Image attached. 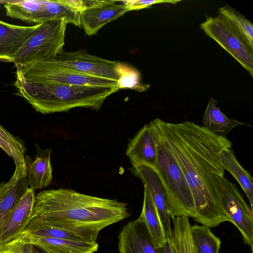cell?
Instances as JSON below:
<instances>
[{
	"label": "cell",
	"mask_w": 253,
	"mask_h": 253,
	"mask_svg": "<svg viewBox=\"0 0 253 253\" xmlns=\"http://www.w3.org/2000/svg\"><path fill=\"white\" fill-rule=\"evenodd\" d=\"M154 134L172 154L181 170L194 199L193 219L212 228L230 220L213 190L210 177L223 176L220 152L231 148L225 136L191 121L166 122L159 118L150 122Z\"/></svg>",
	"instance_id": "obj_1"
},
{
	"label": "cell",
	"mask_w": 253,
	"mask_h": 253,
	"mask_svg": "<svg viewBox=\"0 0 253 253\" xmlns=\"http://www.w3.org/2000/svg\"><path fill=\"white\" fill-rule=\"evenodd\" d=\"M129 215L125 203L59 188L42 191L35 195L31 218H40L87 242H96L102 229Z\"/></svg>",
	"instance_id": "obj_2"
},
{
	"label": "cell",
	"mask_w": 253,
	"mask_h": 253,
	"mask_svg": "<svg viewBox=\"0 0 253 253\" xmlns=\"http://www.w3.org/2000/svg\"><path fill=\"white\" fill-rule=\"evenodd\" d=\"M16 95L43 114L67 112L77 107L98 110L118 87L73 85L16 80Z\"/></svg>",
	"instance_id": "obj_3"
},
{
	"label": "cell",
	"mask_w": 253,
	"mask_h": 253,
	"mask_svg": "<svg viewBox=\"0 0 253 253\" xmlns=\"http://www.w3.org/2000/svg\"><path fill=\"white\" fill-rule=\"evenodd\" d=\"M154 135L157 154L154 169L161 181L170 216H186L194 219L196 215L194 199L185 177L172 154Z\"/></svg>",
	"instance_id": "obj_4"
},
{
	"label": "cell",
	"mask_w": 253,
	"mask_h": 253,
	"mask_svg": "<svg viewBox=\"0 0 253 253\" xmlns=\"http://www.w3.org/2000/svg\"><path fill=\"white\" fill-rule=\"evenodd\" d=\"M67 24L63 20L40 23L21 48L13 55L16 69L33 62L55 57L63 50Z\"/></svg>",
	"instance_id": "obj_5"
},
{
	"label": "cell",
	"mask_w": 253,
	"mask_h": 253,
	"mask_svg": "<svg viewBox=\"0 0 253 253\" xmlns=\"http://www.w3.org/2000/svg\"><path fill=\"white\" fill-rule=\"evenodd\" d=\"M16 73L17 80L25 82L119 88L118 81L91 76L47 59L16 69Z\"/></svg>",
	"instance_id": "obj_6"
},
{
	"label": "cell",
	"mask_w": 253,
	"mask_h": 253,
	"mask_svg": "<svg viewBox=\"0 0 253 253\" xmlns=\"http://www.w3.org/2000/svg\"><path fill=\"white\" fill-rule=\"evenodd\" d=\"M210 181L220 206L240 231L244 242L253 249V209L245 201L236 186L223 176L211 174Z\"/></svg>",
	"instance_id": "obj_7"
},
{
	"label": "cell",
	"mask_w": 253,
	"mask_h": 253,
	"mask_svg": "<svg viewBox=\"0 0 253 253\" xmlns=\"http://www.w3.org/2000/svg\"><path fill=\"white\" fill-rule=\"evenodd\" d=\"M88 75L119 81L121 77V64L88 53L81 49L68 52L63 50L55 57L47 59Z\"/></svg>",
	"instance_id": "obj_8"
},
{
	"label": "cell",
	"mask_w": 253,
	"mask_h": 253,
	"mask_svg": "<svg viewBox=\"0 0 253 253\" xmlns=\"http://www.w3.org/2000/svg\"><path fill=\"white\" fill-rule=\"evenodd\" d=\"M200 28L253 77V52L217 16L208 17Z\"/></svg>",
	"instance_id": "obj_9"
},
{
	"label": "cell",
	"mask_w": 253,
	"mask_h": 253,
	"mask_svg": "<svg viewBox=\"0 0 253 253\" xmlns=\"http://www.w3.org/2000/svg\"><path fill=\"white\" fill-rule=\"evenodd\" d=\"M131 172L140 179L148 190L157 211L165 237L167 239H170L172 232L171 218L158 173L153 168L144 164L133 166Z\"/></svg>",
	"instance_id": "obj_10"
},
{
	"label": "cell",
	"mask_w": 253,
	"mask_h": 253,
	"mask_svg": "<svg viewBox=\"0 0 253 253\" xmlns=\"http://www.w3.org/2000/svg\"><path fill=\"white\" fill-rule=\"evenodd\" d=\"M118 237L120 253H160L140 216L125 225Z\"/></svg>",
	"instance_id": "obj_11"
},
{
	"label": "cell",
	"mask_w": 253,
	"mask_h": 253,
	"mask_svg": "<svg viewBox=\"0 0 253 253\" xmlns=\"http://www.w3.org/2000/svg\"><path fill=\"white\" fill-rule=\"evenodd\" d=\"M11 241L30 244L42 248L48 253H94L98 248L96 242L46 237L25 232Z\"/></svg>",
	"instance_id": "obj_12"
},
{
	"label": "cell",
	"mask_w": 253,
	"mask_h": 253,
	"mask_svg": "<svg viewBox=\"0 0 253 253\" xmlns=\"http://www.w3.org/2000/svg\"><path fill=\"white\" fill-rule=\"evenodd\" d=\"M35 194L28 188L14 205L0 231V245L13 240L21 233L31 220Z\"/></svg>",
	"instance_id": "obj_13"
},
{
	"label": "cell",
	"mask_w": 253,
	"mask_h": 253,
	"mask_svg": "<svg viewBox=\"0 0 253 253\" xmlns=\"http://www.w3.org/2000/svg\"><path fill=\"white\" fill-rule=\"evenodd\" d=\"M28 188L26 164L15 165L10 179L0 182V231L6 217Z\"/></svg>",
	"instance_id": "obj_14"
},
{
	"label": "cell",
	"mask_w": 253,
	"mask_h": 253,
	"mask_svg": "<svg viewBox=\"0 0 253 253\" xmlns=\"http://www.w3.org/2000/svg\"><path fill=\"white\" fill-rule=\"evenodd\" d=\"M156 154L155 137L149 123L145 125L129 141L126 155L132 166L144 164L154 168Z\"/></svg>",
	"instance_id": "obj_15"
},
{
	"label": "cell",
	"mask_w": 253,
	"mask_h": 253,
	"mask_svg": "<svg viewBox=\"0 0 253 253\" xmlns=\"http://www.w3.org/2000/svg\"><path fill=\"white\" fill-rule=\"evenodd\" d=\"M40 25L19 26L0 20V61L12 62L13 55Z\"/></svg>",
	"instance_id": "obj_16"
},
{
	"label": "cell",
	"mask_w": 253,
	"mask_h": 253,
	"mask_svg": "<svg viewBox=\"0 0 253 253\" xmlns=\"http://www.w3.org/2000/svg\"><path fill=\"white\" fill-rule=\"evenodd\" d=\"M116 2L81 12V26L86 35L89 36L95 35L105 25L129 11L125 5Z\"/></svg>",
	"instance_id": "obj_17"
},
{
	"label": "cell",
	"mask_w": 253,
	"mask_h": 253,
	"mask_svg": "<svg viewBox=\"0 0 253 253\" xmlns=\"http://www.w3.org/2000/svg\"><path fill=\"white\" fill-rule=\"evenodd\" d=\"M37 155L33 161L25 157L29 188L35 191L49 185L52 180L53 168L50 162L51 150L41 149L37 144Z\"/></svg>",
	"instance_id": "obj_18"
},
{
	"label": "cell",
	"mask_w": 253,
	"mask_h": 253,
	"mask_svg": "<svg viewBox=\"0 0 253 253\" xmlns=\"http://www.w3.org/2000/svg\"><path fill=\"white\" fill-rule=\"evenodd\" d=\"M80 15L79 11L65 4L62 0H42L33 23L40 24L63 20L67 24L81 27Z\"/></svg>",
	"instance_id": "obj_19"
},
{
	"label": "cell",
	"mask_w": 253,
	"mask_h": 253,
	"mask_svg": "<svg viewBox=\"0 0 253 253\" xmlns=\"http://www.w3.org/2000/svg\"><path fill=\"white\" fill-rule=\"evenodd\" d=\"M217 17L253 52V25L248 19L228 5L218 9Z\"/></svg>",
	"instance_id": "obj_20"
},
{
	"label": "cell",
	"mask_w": 253,
	"mask_h": 253,
	"mask_svg": "<svg viewBox=\"0 0 253 253\" xmlns=\"http://www.w3.org/2000/svg\"><path fill=\"white\" fill-rule=\"evenodd\" d=\"M217 102L212 97L209 100L202 119L203 126L218 135L225 136L235 127L250 126L235 120L229 119L216 106Z\"/></svg>",
	"instance_id": "obj_21"
},
{
	"label": "cell",
	"mask_w": 253,
	"mask_h": 253,
	"mask_svg": "<svg viewBox=\"0 0 253 253\" xmlns=\"http://www.w3.org/2000/svg\"><path fill=\"white\" fill-rule=\"evenodd\" d=\"M220 157L224 170L230 172L238 181L249 200L251 208L253 209V179L251 175L238 162L233 150L230 148L222 150L220 152Z\"/></svg>",
	"instance_id": "obj_22"
},
{
	"label": "cell",
	"mask_w": 253,
	"mask_h": 253,
	"mask_svg": "<svg viewBox=\"0 0 253 253\" xmlns=\"http://www.w3.org/2000/svg\"><path fill=\"white\" fill-rule=\"evenodd\" d=\"M173 228L169 239L173 253H199L192 239L189 217L171 216Z\"/></svg>",
	"instance_id": "obj_23"
},
{
	"label": "cell",
	"mask_w": 253,
	"mask_h": 253,
	"mask_svg": "<svg viewBox=\"0 0 253 253\" xmlns=\"http://www.w3.org/2000/svg\"><path fill=\"white\" fill-rule=\"evenodd\" d=\"M144 187L143 207L139 216L144 220L155 246L159 249L167 239L154 204L148 190Z\"/></svg>",
	"instance_id": "obj_24"
},
{
	"label": "cell",
	"mask_w": 253,
	"mask_h": 253,
	"mask_svg": "<svg viewBox=\"0 0 253 253\" xmlns=\"http://www.w3.org/2000/svg\"><path fill=\"white\" fill-rule=\"evenodd\" d=\"M191 234L199 253H218L221 240L205 225H194L190 226Z\"/></svg>",
	"instance_id": "obj_25"
},
{
	"label": "cell",
	"mask_w": 253,
	"mask_h": 253,
	"mask_svg": "<svg viewBox=\"0 0 253 253\" xmlns=\"http://www.w3.org/2000/svg\"><path fill=\"white\" fill-rule=\"evenodd\" d=\"M23 232L46 237L86 241L78 235L48 224L39 217L32 219Z\"/></svg>",
	"instance_id": "obj_26"
},
{
	"label": "cell",
	"mask_w": 253,
	"mask_h": 253,
	"mask_svg": "<svg viewBox=\"0 0 253 253\" xmlns=\"http://www.w3.org/2000/svg\"><path fill=\"white\" fill-rule=\"evenodd\" d=\"M42 3L41 0L9 1L4 7L6 15L12 18L33 23L34 17Z\"/></svg>",
	"instance_id": "obj_27"
},
{
	"label": "cell",
	"mask_w": 253,
	"mask_h": 253,
	"mask_svg": "<svg viewBox=\"0 0 253 253\" xmlns=\"http://www.w3.org/2000/svg\"><path fill=\"white\" fill-rule=\"evenodd\" d=\"M0 148L13 160L15 165H26V147L23 141L0 125Z\"/></svg>",
	"instance_id": "obj_28"
},
{
	"label": "cell",
	"mask_w": 253,
	"mask_h": 253,
	"mask_svg": "<svg viewBox=\"0 0 253 253\" xmlns=\"http://www.w3.org/2000/svg\"><path fill=\"white\" fill-rule=\"evenodd\" d=\"M33 246L30 244L10 241L0 245V253H33Z\"/></svg>",
	"instance_id": "obj_29"
},
{
	"label": "cell",
	"mask_w": 253,
	"mask_h": 253,
	"mask_svg": "<svg viewBox=\"0 0 253 253\" xmlns=\"http://www.w3.org/2000/svg\"><path fill=\"white\" fill-rule=\"evenodd\" d=\"M180 0H128L122 1L123 4L125 5L129 10H139L143 8H146L150 6L161 3H171L175 4Z\"/></svg>",
	"instance_id": "obj_30"
},
{
	"label": "cell",
	"mask_w": 253,
	"mask_h": 253,
	"mask_svg": "<svg viewBox=\"0 0 253 253\" xmlns=\"http://www.w3.org/2000/svg\"><path fill=\"white\" fill-rule=\"evenodd\" d=\"M160 253H173L169 239H167L163 246L159 248Z\"/></svg>",
	"instance_id": "obj_31"
},
{
	"label": "cell",
	"mask_w": 253,
	"mask_h": 253,
	"mask_svg": "<svg viewBox=\"0 0 253 253\" xmlns=\"http://www.w3.org/2000/svg\"><path fill=\"white\" fill-rule=\"evenodd\" d=\"M33 253H48L44 250L39 247L34 246H33Z\"/></svg>",
	"instance_id": "obj_32"
}]
</instances>
